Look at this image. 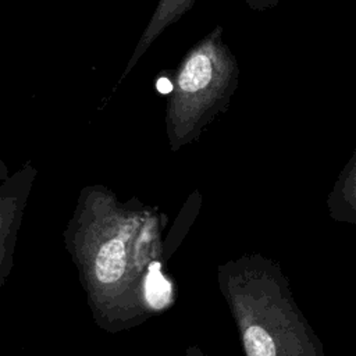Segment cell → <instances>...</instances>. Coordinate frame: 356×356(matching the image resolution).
Segmentation results:
<instances>
[{"mask_svg": "<svg viewBox=\"0 0 356 356\" xmlns=\"http://www.w3.org/2000/svg\"><path fill=\"white\" fill-rule=\"evenodd\" d=\"M125 268V248L120 239L106 242L96 257L95 270L97 278L104 282H115Z\"/></svg>", "mask_w": 356, "mask_h": 356, "instance_id": "cell-1", "label": "cell"}, {"mask_svg": "<svg viewBox=\"0 0 356 356\" xmlns=\"http://www.w3.org/2000/svg\"><path fill=\"white\" fill-rule=\"evenodd\" d=\"M145 298L154 309L164 307L171 299V284L163 277L157 261L149 266L145 280Z\"/></svg>", "mask_w": 356, "mask_h": 356, "instance_id": "cell-2", "label": "cell"}, {"mask_svg": "<svg viewBox=\"0 0 356 356\" xmlns=\"http://www.w3.org/2000/svg\"><path fill=\"white\" fill-rule=\"evenodd\" d=\"M156 88H157V90L160 92V93H163V95H167V93H170V92H172V83L170 82V79L168 78H159V81H157V83H156Z\"/></svg>", "mask_w": 356, "mask_h": 356, "instance_id": "cell-4", "label": "cell"}, {"mask_svg": "<svg viewBox=\"0 0 356 356\" xmlns=\"http://www.w3.org/2000/svg\"><path fill=\"white\" fill-rule=\"evenodd\" d=\"M185 1H186V0H182V3H185Z\"/></svg>", "mask_w": 356, "mask_h": 356, "instance_id": "cell-5", "label": "cell"}, {"mask_svg": "<svg viewBox=\"0 0 356 356\" xmlns=\"http://www.w3.org/2000/svg\"><path fill=\"white\" fill-rule=\"evenodd\" d=\"M243 341L248 356H275V345L261 327H249L243 335Z\"/></svg>", "mask_w": 356, "mask_h": 356, "instance_id": "cell-3", "label": "cell"}]
</instances>
